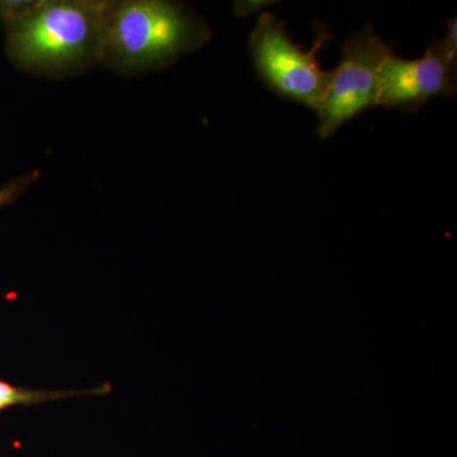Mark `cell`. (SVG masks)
Returning a JSON list of instances; mask_svg holds the SVG:
<instances>
[{
	"mask_svg": "<svg viewBox=\"0 0 457 457\" xmlns=\"http://www.w3.org/2000/svg\"><path fill=\"white\" fill-rule=\"evenodd\" d=\"M110 0H33L7 26L12 62L44 78H66L102 65Z\"/></svg>",
	"mask_w": 457,
	"mask_h": 457,
	"instance_id": "6da1fadb",
	"label": "cell"
},
{
	"mask_svg": "<svg viewBox=\"0 0 457 457\" xmlns=\"http://www.w3.org/2000/svg\"><path fill=\"white\" fill-rule=\"evenodd\" d=\"M212 36L206 21L185 3L110 0L102 65L126 77L162 71L200 50Z\"/></svg>",
	"mask_w": 457,
	"mask_h": 457,
	"instance_id": "7a4b0ae2",
	"label": "cell"
},
{
	"mask_svg": "<svg viewBox=\"0 0 457 457\" xmlns=\"http://www.w3.org/2000/svg\"><path fill=\"white\" fill-rule=\"evenodd\" d=\"M317 40L311 50H303L286 31V25L273 13L258 18L248 49L262 82L279 97L303 104L318 112L332 71L321 69L319 53L332 40V33L318 25Z\"/></svg>",
	"mask_w": 457,
	"mask_h": 457,
	"instance_id": "3957f363",
	"label": "cell"
},
{
	"mask_svg": "<svg viewBox=\"0 0 457 457\" xmlns=\"http://www.w3.org/2000/svg\"><path fill=\"white\" fill-rule=\"evenodd\" d=\"M393 54L392 45L386 44L372 26L345 38L341 62L330 75L317 112L320 139H330L343 125L378 107L381 71Z\"/></svg>",
	"mask_w": 457,
	"mask_h": 457,
	"instance_id": "277c9868",
	"label": "cell"
},
{
	"mask_svg": "<svg viewBox=\"0 0 457 457\" xmlns=\"http://www.w3.org/2000/svg\"><path fill=\"white\" fill-rule=\"evenodd\" d=\"M457 90L456 18L447 23L444 40H433L425 55L402 59L395 54L384 62L378 106L417 112L436 97H453Z\"/></svg>",
	"mask_w": 457,
	"mask_h": 457,
	"instance_id": "5b68a950",
	"label": "cell"
},
{
	"mask_svg": "<svg viewBox=\"0 0 457 457\" xmlns=\"http://www.w3.org/2000/svg\"><path fill=\"white\" fill-rule=\"evenodd\" d=\"M110 392V384L101 385L96 389L86 390V392L83 390L82 392H53V390H33L14 386L7 381L0 380V411L13 407L45 404V403L73 398V396L106 395Z\"/></svg>",
	"mask_w": 457,
	"mask_h": 457,
	"instance_id": "8992f818",
	"label": "cell"
},
{
	"mask_svg": "<svg viewBox=\"0 0 457 457\" xmlns=\"http://www.w3.org/2000/svg\"><path fill=\"white\" fill-rule=\"evenodd\" d=\"M38 177H40V171L33 170L26 176L11 180L8 185L0 189V207L8 206V204L14 203L18 197L22 196L27 188L38 179Z\"/></svg>",
	"mask_w": 457,
	"mask_h": 457,
	"instance_id": "52a82bcc",
	"label": "cell"
},
{
	"mask_svg": "<svg viewBox=\"0 0 457 457\" xmlns=\"http://www.w3.org/2000/svg\"><path fill=\"white\" fill-rule=\"evenodd\" d=\"M261 2H239L236 4L237 17H245L253 11H260Z\"/></svg>",
	"mask_w": 457,
	"mask_h": 457,
	"instance_id": "ba28073f",
	"label": "cell"
}]
</instances>
